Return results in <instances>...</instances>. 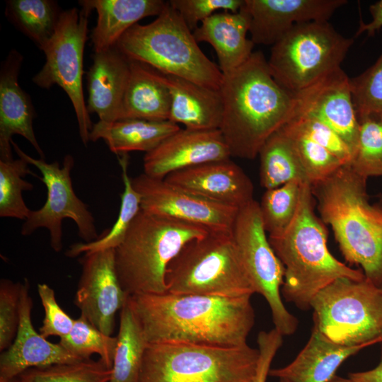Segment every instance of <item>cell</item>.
Returning a JSON list of instances; mask_svg holds the SVG:
<instances>
[{"instance_id": "1", "label": "cell", "mask_w": 382, "mask_h": 382, "mask_svg": "<svg viewBox=\"0 0 382 382\" xmlns=\"http://www.w3.org/2000/svg\"><path fill=\"white\" fill-rule=\"evenodd\" d=\"M250 297L166 292L129 300L148 343L240 347L255 323Z\"/></svg>"}, {"instance_id": "2", "label": "cell", "mask_w": 382, "mask_h": 382, "mask_svg": "<svg viewBox=\"0 0 382 382\" xmlns=\"http://www.w3.org/2000/svg\"><path fill=\"white\" fill-rule=\"evenodd\" d=\"M223 75L219 130L231 157L253 159L267 139L294 116L295 96L274 80L260 51Z\"/></svg>"}, {"instance_id": "3", "label": "cell", "mask_w": 382, "mask_h": 382, "mask_svg": "<svg viewBox=\"0 0 382 382\" xmlns=\"http://www.w3.org/2000/svg\"><path fill=\"white\" fill-rule=\"evenodd\" d=\"M366 180L345 164L311 185L320 219L331 226L346 260L382 289V200L369 202Z\"/></svg>"}, {"instance_id": "4", "label": "cell", "mask_w": 382, "mask_h": 382, "mask_svg": "<svg viewBox=\"0 0 382 382\" xmlns=\"http://www.w3.org/2000/svg\"><path fill=\"white\" fill-rule=\"evenodd\" d=\"M314 197L308 182L303 184L296 215L282 234L269 236L270 243L284 267L281 294L301 310H308L315 296L340 278L363 280L362 270L335 258L328 245L325 224L314 212Z\"/></svg>"}, {"instance_id": "5", "label": "cell", "mask_w": 382, "mask_h": 382, "mask_svg": "<svg viewBox=\"0 0 382 382\" xmlns=\"http://www.w3.org/2000/svg\"><path fill=\"white\" fill-rule=\"evenodd\" d=\"M209 232L141 210L115 248L116 272L123 290L128 296L166 293L169 263L187 243Z\"/></svg>"}, {"instance_id": "6", "label": "cell", "mask_w": 382, "mask_h": 382, "mask_svg": "<svg viewBox=\"0 0 382 382\" xmlns=\"http://www.w3.org/2000/svg\"><path fill=\"white\" fill-rule=\"evenodd\" d=\"M115 47L129 60L158 72L219 90L223 73L202 51L192 31L168 3L156 18L127 30Z\"/></svg>"}, {"instance_id": "7", "label": "cell", "mask_w": 382, "mask_h": 382, "mask_svg": "<svg viewBox=\"0 0 382 382\" xmlns=\"http://www.w3.org/2000/svg\"><path fill=\"white\" fill-rule=\"evenodd\" d=\"M166 292L222 297L255 293L232 233L209 232L187 243L169 263Z\"/></svg>"}, {"instance_id": "8", "label": "cell", "mask_w": 382, "mask_h": 382, "mask_svg": "<svg viewBox=\"0 0 382 382\" xmlns=\"http://www.w3.org/2000/svg\"><path fill=\"white\" fill-rule=\"evenodd\" d=\"M258 357L248 344L149 343L137 382H254Z\"/></svg>"}, {"instance_id": "9", "label": "cell", "mask_w": 382, "mask_h": 382, "mask_svg": "<svg viewBox=\"0 0 382 382\" xmlns=\"http://www.w3.org/2000/svg\"><path fill=\"white\" fill-rule=\"evenodd\" d=\"M353 42L328 21L297 24L272 46L268 67L274 80L294 94L341 67Z\"/></svg>"}, {"instance_id": "10", "label": "cell", "mask_w": 382, "mask_h": 382, "mask_svg": "<svg viewBox=\"0 0 382 382\" xmlns=\"http://www.w3.org/2000/svg\"><path fill=\"white\" fill-rule=\"evenodd\" d=\"M311 308L314 325L334 342H382V289L366 278L335 280L315 296Z\"/></svg>"}, {"instance_id": "11", "label": "cell", "mask_w": 382, "mask_h": 382, "mask_svg": "<svg viewBox=\"0 0 382 382\" xmlns=\"http://www.w3.org/2000/svg\"><path fill=\"white\" fill-rule=\"evenodd\" d=\"M91 11L73 8L62 11L50 41L42 49L46 57L33 82L42 88L59 86L74 107L81 141L87 146L93 124L87 110L83 91V52L87 40Z\"/></svg>"}, {"instance_id": "12", "label": "cell", "mask_w": 382, "mask_h": 382, "mask_svg": "<svg viewBox=\"0 0 382 382\" xmlns=\"http://www.w3.org/2000/svg\"><path fill=\"white\" fill-rule=\"evenodd\" d=\"M232 235L255 293L268 303L274 328L283 336L294 334L299 321L284 306L281 296L284 267L266 236L257 201L238 209Z\"/></svg>"}, {"instance_id": "13", "label": "cell", "mask_w": 382, "mask_h": 382, "mask_svg": "<svg viewBox=\"0 0 382 382\" xmlns=\"http://www.w3.org/2000/svg\"><path fill=\"white\" fill-rule=\"evenodd\" d=\"M11 145L19 158L36 167L42 174L40 179L47 190L44 205L37 210H31L22 226L21 233L29 236L40 228L50 232V245L55 252L62 249V221L69 219L78 228L80 238L85 242L97 240L94 217L87 205L75 194L71 172L74 159L70 154L64 157L62 166L57 161L47 163L42 158H34L25 152L12 140Z\"/></svg>"}, {"instance_id": "14", "label": "cell", "mask_w": 382, "mask_h": 382, "mask_svg": "<svg viewBox=\"0 0 382 382\" xmlns=\"http://www.w3.org/2000/svg\"><path fill=\"white\" fill-rule=\"evenodd\" d=\"M131 180L141 195V210L199 226L209 232L232 233L239 209L205 199L144 173Z\"/></svg>"}, {"instance_id": "15", "label": "cell", "mask_w": 382, "mask_h": 382, "mask_svg": "<svg viewBox=\"0 0 382 382\" xmlns=\"http://www.w3.org/2000/svg\"><path fill=\"white\" fill-rule=\"evenodd\" d=\"M79 261L81 274L74 303L90 323L104 334L112 335L115 313L129 296L117 277L115 249L86 253Z\"/></svg>"}, {"instance_id": "16", "label": "cell", "mask_w": 382, "mask_h": 382, "mask_svg": "<svg viewBox=\"0 0 382 382\" xmlns=\"http://www.w3.org/2000/svg\"><path fill=\"white\" fill-rule=\"evenodd\" d=\"M295 110L308 113L332 129L349 146L357 148L359 121L354 108L349 78L341 67L294 94Z\"/></svg>"}, {"instance_id": "17", "label": "cell", "mask_w": 382, "mask_h": 382, "mask_svg": "<svg viewBox=\"0 0 382 382\" xmlns=\"http://www.w3.org/2000/svg\"><path fill=\"white\" fill-rule=\"evenodd\" d=\"M346 0H244L254 45H273L294 25L328 21Z\"/></svg>"}, {"instance_id": "18", "label": "cell", "mask_w": 382, "mask_h": 382, "mask_svg": "<svg viewBox=\"0 0 382 382\" xmlns=\"http://www.w3.org/2000/svg\"><path fill=\"white\" fill-rule=\"evenodd\" d=\"M219 129H180L151 151L145 154L146 175L164 179L169 174L202 163L231 158Z\"/></svg>"}, {"instance_id": "19", "label": "cell", "mask_w": 382, "mask_h": 382, "mask_svg": "<svg viewBox=\"0 0 382 382\" xmlns=\"http://www.w3.org/2000/svg\"><path fill=\"white\" fill-rule=\"evenodd\" d=\"M29 282L22 285L18 331L12 345L0 357V377L11 379L38 367L73 363L83 359L71 354L59 343L50 342L38 333L32 323L33 300Z\"/></svg>"}, {"instance_id": "20", "label": "cell", "mask_w": 382, "mask_h": 382, "mask_svg": "<svg viewBox=\"0 0 382 382\" xmlns=\"http://www.w3.org/2000/svg\"><path fill=\"white\" fill-rule=\"evenodd\" d=\"M164 180L205 199L237 209L254 199L251 180L231 158L185 168L169 174Z\"/></svg>"}, {"instance_id": "21", "label": "cell", "mask_w": 382, "mask_h": 382, "mask_svg": "<svg viewBox=\"0 0 382 382\" xmlns=\"http://www.w3.org/2000/svg\"><path fill=\"white\" fill-rule=\"evenodd\" d=\"M22 61V55L12 50L1 66L0 161L13 160L11 141L14 134L27 139L40 158L45 159L33 130L35 113L31 100L18 81Z\"/></svg>"}, {"instance_id": "22", "label": "cell", "mask_w": 382, "mask_h": 382, "mask_svg": "<svg viewBox=\"0 0 382 382\" xmlns=\"http://www.w3.org/2000/svg\"><path fill=\"white\" fill-rule=\"evenodd\" d=\"M130 73V60L115 46L94 52L87 73V110L96 113L99 120H118Z\"/></svg>"}, {"instance_id": "23", "label": "cell", "mask_w": 382, "mask_h": 382, "mask_svg": "<svg viewBox=\"0 0 382 382\" xmlns=\"http://www.w3.org/2000/svg\"><path fill=\"white\" fill-rule=\"evenodd\" d=\"M369 345L332 342L313 325L307 343L288 365L270 370L269 376L289 382H327L349 357Z\"/></svg>"}, {"instance_id": "24", "label": "cell", "mask_w": 382, "mask_h": 382, "mask_svg": "<svg viewBox=\"0 0 382 382\" xmlns=\"http://www.w3.org/2000/svg\"><path fill=\"white\" fill-rule=\"evenodd\" d=\"M250 16L242 6L236 13L216 12L192 32L197 42H206L216 52L219 67L228 74L244 62L253 53L254 43L247 37Z\"/></svg>"}, {"instance_id": "25", "label": "cell", "mask_w": 382, "mask_h": 382, "mask_svg": "<svg viewBox=\"0 0 382 382\" xmlns=\"http://www.w3.org/2000/svg\"><path fill=\"white\" fill-rule=\"evenodd\" d=\"M170 93L168 120L191 130L219 129L223 116L220 90L165 75Z\"/></svg>"}, {"instance_id": "26", "label": "cell", "mask_w": 382, "mask_h": 382, "mask_svg": "<svg viewBox=\"0 0 382 382\" xmlns=\"http://www.w3.org/2000/svg\"><path fill=\"white\" fill-rule=\"evenodd\" d=\"M79 5L96 10L97 23L91 38L94 52L115 46L122 35L141 19L159 16L167 1L163 0H83Z\"/></svg>"}, {"instance_id": "27", "label": "cell", "mask_w": 382, "mask_h": 382, "mask_svg": "<svg viewBox=\"0 0 382 382\" xmlns=\"http://www.w3.org/2000/svg\"><path fill=\"white\" fill-rule=\"evenodd\" d=\"M170 93L164 74L143 63L130 60V73L118 120H168Z\"/></svg>"}, {"instance_id": "28", "label": "cell", "mask_w": 382, "mask_h": 382, "mask_svg": "<svg viewBox=\"0 0 382 382\" xmlns=\"http://www.w3.org/2000/svg\"><path fill=\"white\" fill-rule=\"evenodd\" d=\"M180 129L178 125L170 120H99L93 124L89 138L92 141L103 139L109 149L117 156L127 155L131 151L146 154Z\"/></svg>"}, {"instance_id": "29", "label": "cell", "mask_w": 382, "mask_h": 382, "mask_svg": "<svg viewBox=\"0 0 382 382\" xmlns=\"http://www.w3.org/2000/svg\"><path fill=\"white\" fill-rule=\"evenodd\" d=\"M117 345L109 382H137L148 345L129 298L120 311Z\"/></svg>"}, {"instance_id": "30", "label": "cell", "mask_w": 382, "mask_h": 382, "mask_svg": "<svg viewBox=\"0 0 382 382\" xmlns=\"http://www.w3.org/2000/svg\"><path fill=\"white\" fill-rule=\"evenodd\" d=\"M258 156L260 182L265 190L295 180L308 182L290 138L281 128L267 139Z\"/></svg>"}, {"instance_id": "31", "label": "cell", "mask_w": 382, "mask_h": 382, "mask_svg": "<svg viewBox=\"0 0 382 382\" xmlns=\"http://www.w3.org/2000/svg\"><path fill=\"white\" fill-rule=\"evenodd\" d=\"M8 19L41 50L54 35L62 11L55 1L9 0Z\"/></svg>"}, {"instance_id": "32", "label": "cell", "mask_w": 382, "mask_h": 382, "mask_svg": "<svg viewBox=\"0 0 382 382\" xmlns=\"http://www.w3.org/2000/svg\"><path fill=\"white\" fill-rule=\"evenodd\" d=\"M119 163L122 169L124 190L118 216L110 230L105 231L100 237L91 242L74 243L69 247L65 255L74 257L88 252L105 249H115L122 241L131 224L141 210V197L132 185L128 175V156H120Z\"/></svg>"}, {"instance_id": "33", "label": "cell", "mask_w": 382, "mask_h": 382, "mask_svg": "<svg viewBox=\"0 0 382 382\" xmlns=\"http://www.w3.org/2000/svg\"><path fill=\"white\" fill-rule=\"evenodd\" d=\"M306 182L295 180L276 188L266 190L259 203L263 226L269 236L282 234L292 222Z\"/></svg>"}, {"instance_id": "34", "label": "cell", "mask_w": 382, "mask_h": 382, "mask_svg": "<svg viewBox=\"0 0 382 382\" xmlns=\"http://www.w3.org/2000/svg\"><path fill=\"white\" fill-rule=\"evenodd\" d=\"M29 164L19 158L0 161V216L26 220L31 210L23 199V191H31L33 185L23 178L37 176Z\"/></svg>"}, {"instance_id": "35", "label": "cell", "mask_w": 382, "mask_h": 382, "mask_svg": "<svg viewBox=\"0 0 382 382\" xmlns=\"http://www.w3.org/2000/svg\"><path fill=\"white\" fill-rule=\"evenodd\" d=\"M59 343L81 359H89L96 354L108 367H112L117 337L102 332L83 314L74 320L71 330Z\"/></svg>"}, {"instance_id": "36", "label": "cell", "mask_w": 382, "mask_h": 382, "mask_svg": "<svg viewBox=\"0 0 382 382\" xmlns=\"http://www.w3.org/2000/svg\"><path fill=\"white\" fill-rule=\"evenodd\" d=\"M112 369L100 359H85L30 369L18 378L25 382H109Z\"/></svg>"}, {"instance_id": "37", "label": "cell", "mask_w": 382, "mask_h": 382, "mask_svg": "<svg viewBox=\"0 0 382 382\" xmlns=\"http://www.w3.org/2000/svg\"><path fill=\"white\" fill-rule=\"evenodd\" d=\"M281 129L290 138L311 185L325 179L345 165L331 152L303 134L289 122Z\"/></svg>"}, {"instance_id": "38", "label": "cell", "mask_w": 382, "mask_h": 382, "mask_svg": "<svg viewBox=\"0 0 382 382\" xmlns=\"http://www.w3.org/2000/svg\"><path fill=\"white\" fill-rule=\"evenodd\" d=\"M359 121L358 142L349 165L366 179L382 177V123L373 117Z\"/></svg>"}, {"instance_id": "39", "label": "cell", "mask_w": 382, "mask_h": 382, "mask_svg": "<svg viewBox=\"0 0 382 382\" xmlns=\"http://www.w3.org/2000/svg\"><path fill=\"white\" fill-rule=\"evenodd\" d=\"M358 120L373 117L382 123V52L363 73L349 78Z\"/></svg>"}, {"instance_id": "40", "label": "cell", "mask_w": 382, "mask_h": 382, "mask_svg": "<svg viewBox=\"0 0 382 382\" xmlns=\"http://www.w3.org/2000/svg\"><path fill=\"white\" fill-rule=\"evenodd\" d=\"M287 122L328 150L345 165L351 162L352 152L349 146L332 129L314 116L295 110L294 116Z\"/></svg>"}, {"instance_id": "41", "label": "cell", "mask_w": 382, "mask_h": 382, "mask_svg": "<svg viewBox=\"0 0 382 382\" xmlns=\"http://www.w3.org/2000/svg\"><path fill=\"white\" fill-rule=\"evenodd\" d=\"M23 283L1 279L0 282V350L13 343L18 328Z\"/></svg>"}, {"instance_id": "42", "label": "cell", "mask_w": 382, "mask_h": 382, "mask_svg": "<svg viewBox=\"0 0 382 382\" xmlns=\"http://www.w3.org/2000/svg\"><path fill=\"white\" fill-rule=\"evenodd\" d=\"M168 3L193 32L199 23L219 10L233 13L239 11L244 0H170Z\"/></svg>"}, {"instance_id": "43", "label": "cell", "mask_w": 382, "mask_h": 382, "mask_svg": "<svg viewBox=\"0 0 382 382\" xmlns=\"http://www.w3.org/2000/svg\"><path fill=\"white\" fill-rule=\"evenodd\" d=\"M37 292L45 311L40 333L45 338L57 336L65 337L71 330L74 320L69 316L57 301L55 293L47 284H38Z\"/></svg>"}, {"instance_id": "44", "label": "cell", "mask_w": 382, "mask_h": 382, "mask_svg": "<svg viewBox=\"0 0 382 382\" xmlns=\"http://www.w3.org/2000/svg\"><path fill=\"white\" fill-rule=\"evenodd\" d=\"M259 357L254 382H266L271 364L283 343V335L275 328L260 331L257 338Z\"/></svg>"}, {"instance_id": "45", "label": "cell", "mask_w": 382, "mask_h": 382, "mask_svg": "<svg viewBox=\"0 0 382 382\" xmlns=\"http://www.w3.org/2000/svg\"><path fill=\"white\" fill-rule=\"evenodd\" d=\"M369 11L371 21L369 23L361 21L355 37L364 33H366L369 36H372L382 28V0L372 4L369 6Z\"/></svg>"}, {"instance_id": "46", "label": "cell", "mask_w": 382, "mask_h": 382, "mask_svg": "<svg viewBox=\"0 0 382 382\" xmlns=\"http://www.w3.org/2000/svg\"><path fill=\"white\" fill-rule=\"evenodd\" d=\"M349 378L357 382H382V345L381 359L378 364L368 371L350 373Z\"/></svg>"}, {"instance_id": "47", "label": "cell", "mask_w": 382, "mask_h": 382, "mask_svg": "<svg viewBox=\"0 0 382 382\" xmlns=\"http://www.w3.org/2000/svg\"><path fill=\"white\" fill-rule=\"evenodd\" d=\"M327 382H357L350 378H345L340 376H334L330 380Z\"/></svg>"}, {"instance_id": "48", "label": "cell", "mask_w": 382, "mask_h": 382, "mask_svg": "<svg viewBox=\"0 0 382 382\" xmlns=\"http://www.w3.org/2000/svg\"><path fill=\"white\" fill-rule=\"evenodd\" d=\"M0 382H18V378H16L8 379L6 378L0 377Z\"/></svg>"}, {"instance_id": "49", "label": "cell", "mask_w": 382, "mask_h": 382, "mask_svg": "<svg viewBox=\"0 0 382 382\" xmlns=\"http://www.w3.org/2000/svg\"><path fill=\"white\" fill-rule=\"evenodd\" d=\"M279 382H289V381L284 378H279Z\"/></svg>"}, {"instance_id": "50", "label": "cell", "mask_w": 382, "mask_h": 382, "mask_svg": "<svg viewBox=\"0 0 382 382\" xmlns=\"http://www.w3.org/2000/svg\"><path fill=\"white\" fill-rule=\"evenodd\" d=\"M18 378V382H25L24 381H23L22 379H21L20 378L17 377Z\"/></svg>"}, {"instance_id": "51", "label": "cell", "mask_w": 382, "mask_h": 382, "mask_svg": "<svg viewBox=\"0 0 382 382\" xmlns=\"http://www.w3.org/2000/svg\"><path fill=\"white\" fill-rule=\"evenodd\" d=\"M378 198H380V199L382 200V195H380V196L378 197Z\"/></svg>"}, {"instance_id": "52", "label": "cell", "mask_w": 382, "mask_h": 382, "mask_svg": "<svg viewBox=\"0 0 382 382\" xmlns=\"http://www.w3.org/2000/svg\"></svg>"}]
</instances>
